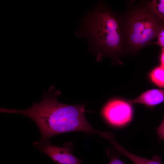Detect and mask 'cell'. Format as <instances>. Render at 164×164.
Segmentation results:
<instances>
[{"instance_id":"6da1fadb","label":"cell","mask_w":164,"mask_h":164,"mask_svg":"<svg viewBox=\"0 0 164 164\" xmlns=\"http://www.w3.org/2000/svg\"><path fill=\"white\" fill-rule=\"evenodd\" d=\"M52 87L44 94L41 100L34 103L26 109L4 108L3 113L22 114L30 118L37 125L40 132L41 142L50 141L57 135L75 131L95 134L103 138L105 132L92 127L85 115L86 104L70 105L59 102L60 92Z\"/></svg>"},{"instance_id":"7a4b0ae2","label":"cell","mask_w":164,"mask_h":164,"mask_svg":"<svg viewBox=\"0 0 164 164\" xmlns=\"http://www.w3.org/2000/svg\"><path fill=\"white\" fill-rule=\"evenodd\" d=\"M120 30L114 15L99 5L86 18L82 32L77 36L88 39L97 54V60L100 61L104 55H114L119 52L121 42Z\"/></svg>"},{"instance_id":"3957f363","label":"cell","mask_w":164,"mask_h":164,"mask_svg":"<svg viewBox=\"0 0 164 164\" xmlns=\"http://www.w3.org/2000/svg\"><path fill=\"white\" fill-rule=\"evenodd\" d=\"M162 21L147 13H142L134 16L131 20L129 40L131 45L140 47L148 44L157 36L164 27Z\"/></svg>"},{"instance_id":"277c9868","label":"cell","mask_w":164,"mask_h":164,"mask_svg":"<svg viewBox=\"0 0 164 164\" xmlns=\"http://www.w3.org/2000/svg\"><path fill=\"white\" fill-rule=\"evenodd\" d=\"M33 146L43 153L49 156L58 164H81L82 160L73 153L74 146L70 142L64 143L63 146L54 145L50 141L35 142Z\"/></svg>"},{"instance_id":"5b68a950","label":"cell","mask_w":164,"mask_h":164,"mask_svg":"<svg viewBox=\"0 0 164 164\" xmlns=\"http://www.w3.org/2000/svg\"><path fill=\"white\" fill-rule=\"evenodd\" d=\"M102 113L110 124L121 126L130 121L132 110L128 103L121 100L114 99L109 101L104 106Z\"/></svg>"},{"instance_id":"8992f818","label":"cell","mask_w":164,"mask_h":164,"mask_svg":"<svg viewBox=\"0 0 164 164\" xmlns=\"http://www.w3.org/2000/svg\"><path fill=\"white\" fill-rule=\"evenodd\" d=\"M164 101V90L154 89L146 91L139 97L129 101L130 104L140 103L153 106Z\"/></svg>"},{"instance_id":"52a82bcc","label":"cell","mask_w":164,"mask_h":164,"mask_svg":"<svg viewBox=\"0 0 164 164\" xmlns=\"http://www.w3.org/2000/svg\"><path fill=\"white\" fill-rule=\"evenodd\" d=\"M114 147L117 151L125 155L134 164H163L161 162V158L155 155L151 159L142 158L135 155L127 150L118 142L114 145Z\"/></svg>"},{"instance_id":"ba28073f","label":"cell","mask_w":164,"mask_h":164,"mask_svg":"<svg viewBox=\"0 0 164 164\" xmlns=\"http://www.w3.org/2000/svg\"><path fill=\"white\" fill-rule=\"evenodd\" d=\"M149 6L155 15L164 22V0L151 1L149 3Z\"/></svg>"},{"instance_id":"9c48e42d","label":"cell","mask_w":164,"mask_h":164,"mask_svg":"<svg viewBox=\"0 0 164 164\" xmlns=\"http://www.w3.org/2000/svg\"><path fill=\"white\" fill-rule=\"evenodd\" d=\"M152 82L160 87H164V67L160 66L154 69L150 74Z\"/></svg>"},{"instance_id":"30bf717a","label":"cell","mask_w":164,"mask_h":164,"mask_svg":"<svg viewBox=\"0 0 164 164\" xmlns=\"http://www.w3.org/2000/svg\"><path fill=\"white\" fill-rule=\"evenodd\" d=\"M109 155L110 159L108 164H125L120 159L118 156L111 154H109Z\"/></svg>"},{"instance_id":"8fae6325","label":"cell","mask_w":164,"mask_h":164,"mask_svg":"<svg viewBox=\"0 0 164 164\" xmlns=\"http://www.w3.org/2000/svg\"><path fill=\"white\" fill-rule=\"evenodd\" d=\"M157 44L162 49L164 48V27L159 32L157 36Z\"/></svg>"},{"instance_id":"7c38bea8","label":"cell","mask_w":164,"mask_h":164,"mask_svg":"<svg viewBox=\"0 0 164 164\" xmlns=\"http://www.w3.org/2000/svg\"><path fill=\"white\" fill-rule=\"evenodd\" d=\"M157 133L160 140L164 139V119L160 126L157 128Z\"/></svg>"},{"instance_id":"4fadbf2b","label":"cell","mask_w":164,"mask_h":164,"mask_svg":"<svg viewBox=\"0 0 164 164\" xmlns=\"http://www.w3.org/2000/svg\"><path fill=\"white\" fill-rule=\"evenodd\" d=\"M161 64L162 67H164V48L162 49L160 57Z\"/></svg>"}]
</instances>
